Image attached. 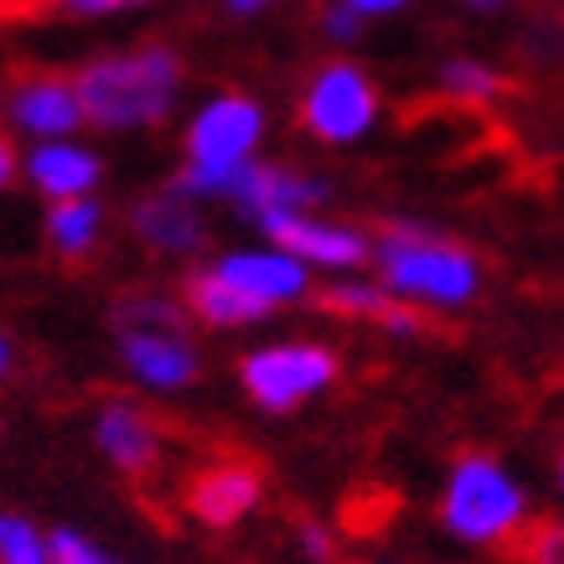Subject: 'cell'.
Returning <instances> with one entry per match:
<instances>
[{
    "mask_svg": "<svg viewBox=\"0 0 564 564\" xmlns=\"http://www.w3.org/2000/svg\"><path fill=\"white\" fill-rule=\"evenodd\" d=\"M560 487H564V456H560Z\"/></svg>",
    "mask_w": 564,
    "mask_h": 564,
    "instance_id": "obj_32",
    "label": "cell"
},
{
    "mask_svg": "<svg viewBox=\"0 0 564 564\" xmlns=\"http://www.w3.org/2000/svg\"><path fill=\"white\" fill-rule=\"evenodd\" d=\"M17 368V352H11V343H6V332H0V378Z\"/></svg>",
    "mask_w": 564,
    "mask_h": 564,
    "instance_id": "obj_28",
    "label": "cell"
},
{
    "mask_svg": "<svg viewBox=\"0 0 564 564\" xmlns=\"http://www.w3.org/2000/svg\"><path fill=\"white\" fill-rule=\"evenodd\" d=\"M343 373V358L322 343H274V347H254L239 362V383L254 399L259 410L270 414H291L306 399H316L322 389H332Z\"/></svg>",
    "mask_w": 564,
    "mask_h": 564,
    "instance_id": "obj_6",
    "label": "cell"
},
{
    "mask_svg": "<svg viewBox=\"0 0 564 564\" xmlns=\"http://www.w3.org/2000/svg\"><path fill=\"white\" fill-rule=\"evenodd\" d=\"M502 73L492 63H477V57H451L441 68V94L451 104H466V109H487L492 99H502Z\"/></svg>",
    "mask_w": 564,
    "mask_h": 564,
    "instance_id": "obj_19",
    "label": "cell"
},
{
    "mask_svg": "<svg viewBox=\"0 0 564 564\" xmlns=\"http://www.w3.org/2000/svg\"><path fill=\"white\" fill-rule=\"evenodd\" d=\"M347 11H358L362 21L368 17H393V11H404V6H410V0H343Z\"/></svg>",
    "mask_w": 564,
    "mask_h": 564,
    "instance_id": "obj_26",
    "label": "cell"
},
{
    "mask_svg": "<svg viewBox=\"0 0 564 564\" xmlns=\"http://www.w3.org/2000/svg\"><path fill=\"white\" fill-rule=\"evenodd\" d=\"M295 544H301V554H306L311 564H343L337 560V539H332V529L316 523V518H301V523H295Z\"/></svg>",
    "mask_w": 564,
    "mask_h": 564,
    "instance_id": "obj_22",
    "label": "cell"
},
{
    "mask_svg": "<svg viewBox=\"0 0 564 564\" xmlns=\"http://www.w3.org/2000/svg\"><path fill=\"white\" fill-rule=\"evenodd\" d=\"M130 234H135L151 254H166V259H187L203 249L207 239V223L197 213V197L182 187H161L151 197H140L130 207Z\"/></svg>",
    "mask_w": 564,
    "mask_h": 564,
    "instance_id": "obj_13",
    "label": "cell"
},
{
    "mask_svg": "<svg viewBox=\"0 0 564 564\" xmlns=\"http://www.w3.org/2000/svg\"><path fill=\"white\" fill-rule=\"evenodd\" d=\"M187 311L207 326H254L270 316V306H259L254 295H243L239 285H228L218 270L187 274Z\"/></svg>",
    "mask_w": 564,
    "mask_h": 564,
    "instance_id": "obj_17",
    "label": "cell"
},
{
    "mask_svg": "<svg viewBox=\"0 0 564 564\" xmlns=\"http://www.w3.org/2000/svg\"><path fill=\"white\" fill-rule=\"evenodd\" d=\"M94 441H99L104 462L120 466L130 481H145L166 462V425L135 399H104L94 414Z\"/></svg>",
    "mask_w": 564,
    "mask_h": 564,
    "instance_id": "obj_10",
    "label": "cell"
},
{
    "mask_svg": "<svg viewBox=\"0 0 564 564\" xmlns=\"http://www.w3.org/2000/svg\"><path fill=\"white\" fill-rule=\"evenodd\" d=\"M234 203L249 213V218L270 234L274 223L301 218V213H316L326 203V182L306 172H291V166H270V161H249V172L239 182V197Z\"/></svg>",
    "mask_w": 564,
    "mask_h": 564,
    "instance_id": "obj_12",
    "label": "cell"
},
{
    "mask_svg": "<svg viewBox=\"0 0 564 564\" xmlns=\"http://www.w3.org/2000/svg\"><path fill=\"white\" fill-rule=\"evenodd\" d=\"M42 239H47V249L57 259L78 264V259H88L94 249H99V239H104V207L94 203V197L52 203L47 218H42Z\"/></svg>",
    "mask_w": 564,
    "mask_h": 564,
    "instance_id": "obj_18",
    "label": "cell"
},
{
    "mask_svg": "<svg viewBox=\"0 0 564 564\" xmlns=\"http://www.w3.org/2000/svg\"><path fill=\"white\" fill-rule=\"evenodd\" d=\"M228 6H234V11H243V17H254V11H264L270 0H228Z\"/></svg>",
    "mask_w": 564,
    "mask_h": 564,
    "instance_id": "obj_30",
    "label": "cell"
},
{
    "mask_svg": "<svg viewBox=\"0 0 564 564\" xmlns=\"http://www.w3.org/2000/svg\"><path fill=\"white\" fill-rule=\"evenodd\" d=\"M17 172H21V161H17V145H11V140L0 135V192L11 187V182H17Z\"/></svg>",
    "mask_w": 564,
    "mask_h": 564,
    "instance_id": "obj_27",
    "label": "cell"
},
{
    "mask_svg": "<svg viewBox=\"0 0 564 564\" xmlns=\"http://www.w3.org/2000/svg\"><path fill=\"white\" fill-rule=\"evenodd\" d=\"M274 249L295 254L306 270H358L373 259V243L362 228L352 223H332V218H316V213H301V218H285L270 228Z\"/></svg>",
    "mask_w": 564,
    "mask_h": 564,
    "instance_id": "obj_11",
    "label": "cell"
},
{
    "mask_svg": "<svg viewBox=\"0 0 564 564\" xmlns=\"http://www.w3.org/2000/svg\"><path fill=\"white\" fill-rule=\"evenodd\" d=\"M0 109H6V104H0Z\"/></svg>",
    "mask_w": 564,
    "mask_h": 564,
    "instance_id": "obj_34",
    "label": "cell"
},
{
    "mask_svg": "<svg viewBox=\"0 0 564 564\" xmlns=\"http://www.w3.org/2000/svg\"><path fill=\"white\" fill-rule=\"evenodd\" d=\"M264 140V109L249 94H213L187 124V166L176 187L203 197H239V182Z\"/></svg>",
    "mask_w": 564,
    "mask_h": 564,
    "instance_id": "obj_4",
    "label": "cell"
},
{
    "mask_svg": "<svg viewBox=\"0 0 564 564\" xmlns=\"http://www.w3.org/2000/svg\"><path fill=\"white\" fill-rule=\"evenodd\" d=\"M322 26H326V36H332V42H352V36L362 32V17H358V11H347L343 0H332V6L322 11Z\"/></svg>",
    "mask_w": 564,
    "mask_h": 564,
    "instance_id": "obj_24",
    "label": "cell"
},
{
    "mask_svg": "<svg viewBox=\"0 0 564 564\" xmlns=\"http://www.w3.org/2000/svg\"><path fill=\"white\" fill-rule=\"evenodd\" d=\"M21 172H26V182L52 207V203H73V197H94L104 166H99V155L88 151V145H78V140H47V145L26 151Z\"/></svg>",
    "mask_w": 564,
    "mask_h": 564,
    "instance_id": "obj_15",
    "label": "cell"
},
{
    "mask_svg": "<svg viewBox=\"0 0 564 564\" xmlns=\"http://www.w3.org/2000/svg\"><path fill=\"white\" fill-rule=\"evenodd\" d=\"M6 120L17 135H26L32 145H47V140H73L84 130V99H78V84L63 78V73H21L11 94H6Z\"/></svg>",
    "mask_w": 564,
    "mask_h": 564,
    "instance_id": "obj_9",
    "label": "cell"
},
{
    "mask_svg": "<svg viewBox=\"0 0 564 564\" xmlns=\"http://www.w3.org/2000/svg\"><path fill=\"white\" fill-rule=\"evenodd\" d=\"M441 523L451 539L477 549H513L518 533L529 529V497L513 481V471L487 456V451H466L451 466L441 492Z\"/></svg>",
    "mask_w": 564,
    "mask_h": 564,
    "instance_id": "obj_5",
    "label": "cell"
},
{
    "mask_svg": "<svg viewBox=\"0 0 564 564\" xmlns=\"http://www.w3.org/2000/svg\"><path fill=\"white\" fill-rule=\"evenodd\" d=\"M52 564H115L104 549H94L84 539V533H73V529H57L52 533Z\"/></svg>",
    "mask_w": 564,
    "mask_h": 564,
    "instance_id": "obj_23",
    "label": "cell"
},
{
    "mask_svg": "<svg viewBox=\"0 0 564 564\" xmlns=\"http://www.w3.org/2000/svg\"><path fill=\"white\" fill-rule=\"evenodd\" d=\"M466 6H477V11H492V6H502V0H466Z\"/></svg>",
    "mask_w": 564,
    "mask_h": 564,
    "instance_id": "obj_31",
    "label": "cell"
},
{
    "mask_svg": "<svg viewBox=\"0 0 564 564\" xmlns=\"http://www.w3.org/2000/svg\"><path fill=\"white\" fill-rule=\"evenodd\" d=\"M368 564H399V560H368Z\"/></svg>",
    "mask_w": 564,
    "mask_h": 564,
    "instance_id": "obj_33",
    "label": "cell"
},
{
    "mask_svg": "<svg viewBox=\"0 0 564 564\" xmlns=\"http://www.w3.org/2000/svg\"><path fill=\"white\" fill-rule=\"evenodd\" d=\"M36 6H52V0H0V11H36Z\"/></svg>",
    "mask_w": 564,
    "mask_h": 564,
    "instance_id": "obj_29",
    "label": "cell"
},
{
    "mask_svg": "<svg viewBox=\"0 0 564 564\" xmlns=\"http://www.w3.org/2000/svg\"><path fill=\"white\" fill-rule=\"evenodd\" d=\"M115 337H120V362L140 389L151 393H176L192 389L203 373V358L187 337V306H176L166 295L130 291L109 311Z\"/></svg>",
    "mask_w": 564,
    "mask_h": 564,
    "instance_id": "obj_3",
    "label": "cell"
},
{
    "mask_svg": "<svg viewBox=\"0 0 564 564\" xmlns=\"http://www.w3.org/2000/svg\"><path fill=\"white\" fill-rule=\"evenodd\" d=\"M0 564H52V533L17 508H0Z\"/></svg>",
    "mask_w": 564,
    "mask_h": 564,
    "instance_id": "obj_20",
    "label": "cell"
},
{
    "mask_svg": "<svg viewBox=\"0 0 564 564\" xmlns=\"http://www.w3.org/2000/svg\"><path fill=\"white\" fill-rule=\"evenodd\" d=\"M378 280L414 311H462L481 291V259L456 239H441L435 228L414 223H389L383 239L373 243Z\"/></svg>",
    "mask_w": 564,
    "mask_h": 564,
    "instance_id": "obj_2",
    "label": "cell"
},
{
    "mask_svg": "<svg viewBox=\"0 0 564 564\" xmlns=\"http://www.w3.org/2000/svg\"><path fill=\"white\" fill-rule=\"evenodd\" d=\"M73 84H78V99H84V120L94 130L124 135V130L161 124L176 109L182 57L172 47H161V42H145V47L109 52V57L84 63L73 73Z\"/></svg>",
    "mask_w": 564,
    "mask_h": 564,
    "instance_id": "obj_1",
    "label": "cell"
},
{
    "mask_svg": "<svg viewBox=\"0 0 564 564\" xmlns=\"http://www.w3.org/2000/svg\"><path fill=\"white\" fill-rule=\"evenodd\" d=\"M383 115L373 78L358 63H326L311 73L306 94H301V130L322 145H358Z\"/></svg>",
    "mask_w": 564,
    "mask_h": 564,
    "instance_id": "obj_7",
    "label": "cell"
},
{
    "mask_svg": "<svg viewBox=\"0 0 564 564\" xmlns=\"http://www.w3.org/2000/svg\"><path fill=\"white\" fill-rule=\"evenodd\" d=\"M518 564H564V518H539L518 533Z\"/></svg>",
    "mask_w": 564,
    "mask_h": 564,
    "instance_id": "obj_21",
    "label": "cell"
},
{
    "mask_svg": "<svg viewBox=\"0 0 564 564\" xmlns=\"http://www.w3.org/2000/svg\"><path fill=\"white\" fill-rule=\"evenodd\" d=\"M63 17H115V11H130V6H145V0H52Z\"/></svg>",
    "mask_w": 564,
    "mask_h": 564,
    "instance_id": "obj_25",
    "label": "cell"
},
{
    "mask_svg": "<svg viewBox=\"0 0 564 564\" xmlns=\"http://www.w3.org/2000/svg\"><path fill=\"white\" fill-rule=\"evenodd\" d=\"M264 502V471L243 456H213L182 481V508L203 529H234Z\"/></svg>",
    "mask_w": 564,
    "mask_h": 564,
    "instance_id": "obj_8",
    "label": "cell"
},
{
    "mask_svg": "<svg viewBox=\"0 0 564 564\" xmlns=\"http://www.w3.org/2000/svg\"><path fill=\"white\" fill-rule=\"evenodd\" d=\"M322 306L332 311V316L373 322V326H383V332H399V337H414V332L425 326L420 311H414L410 301H399L383 280H352V274H343V280H332L322 291Z\"/></svg>",
    "mask_w": 564,
    "mask_h": 564,
    "instance_id": "obj_16",
    "label": "cell"
},
{
    "mask_svg": "<svg viewBox=\"0 0 564 564\" xmlns=\"http://www.w3.org/2000/svg\"><path fill=\"white\" fill-rule=\"evenodd\" d=\"M213 270L270 311L311 295V270L295 254H285V249H234V254H223Z\"/></svg>",
    "mask_w": 564,
    "mask_h": 564,
    "instance_id": "obj_14",
    "label": "cell"
}]
</instances>
